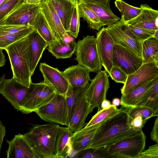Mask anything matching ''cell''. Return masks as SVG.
Returning <instances> with one entry per match:
<instances>
[{"instance_id": "e0dca14e", "label": "cell", "mask_w": 158, "mask_h": 158, "mask_svg": "<svg viewBox=\"0 0 158 158\" xmlns=\"http://www.w3.org/2000/svg\"><path fill=\"white\" fill-rule=\"evenodd\" d=\"M140 7L142 9L140 13L125 23L155 32L158 30V11L146 4L141 5Z\"/></svg>"}, {"instance_id": "5b68a950", "label": "cell", "mask_w": 158, "mask_h": 158, "mask_svg": "<svg viewBox=\"0 0 158 158\" xmlns=\"http://www.w3.org/2000/svg\"><path fill=\"white\" fill-rule=\"evenodd\" d=\"M146 136L141 131L108 146L111 158H137L144 149Z\"/></svg>"}, {"instance_id": "7a4b0ae2", "label": "cell", "mask_w": 158, "mask_h": 158, "mask_svg": "<svg viewBox=\"0 0 158 158\" xmlns=\"http://www.w3.org/2000/svg\"><path fill=\"white\" fill-rule=\"evenodd\" d=\"M60 126L50 123L35 124L24 135L38 158H55L56 140Z\"/></svg>"}, {"instance_id": "b9f144b4", "label": "cell", "mask_w": 158, "mask_h": 158, "mask_svg": "<svg viewBox=\"0 0 158 158\" xmlns=\"http://www.w3.org/2000/svg\"><path fill=\"white\" fill-rule=\"evenodd\" d=\"M112 79L117 83L124 84L128 75L118 67L113 66L109 74Z\"/></svg>"}, {"instance_id": "d590c367", "label": "cell", "mask_w": 158, "mask_h": 158, "mask_svg": "<svg viewBox=\"0 0 158 158\" xmlns=\"http://www.w3.org/2000/svg\"><path fill=\"white\" fill-rule=\"evenodd\" d=\"M108 146L90 148L77 154L75 157L82 158H111Z\"/></svg>"}, {"instance_id": "c3c4849f", "label": "cell", "mask_w": 158, "mask_h": 158, "mask_svg": "<svg viewBox=\"0 0 158 158\" xmlns=\"http://www.w3.org/2000/svg\"><path fill=\"white\" fill-rule=\"evenodd\" d=\"M111 105L109 101L106 99L104 100L102 103L101 105V109H108L111 106Z\"/></svg>"}, {"instance_id": "8d00e7d4", "label": "cell", "mask_w": 158, "mask_h": 158, "mask_svg": "<svg viewBox=\"0 0 158 158\" xmlns=\"http://www.w3.org/2000/svg\"><path fill=\"white\" fill-rule=\"evenodd\" d=\"M128 114L129 119L139 116L148 120L153 117L156 116L152 110L144 106L129 107Z\"/></svg>"}, {"instance_id": "ab89813d", "label": "cell", "mask_w": 158, "mask_h": 158, "mask_svg": "<svg viewBox=\"0 0 158 158\" xmlns=\"http://www.w3.org/2000/svg\"><path fill=\"white\" fill-rule=\"evenodd\" d=\"M127 25L129 31L141 43L144 40L152 36L155 32L134 26Z\"/></svg>"}, {"instance_id": "816d5d0a", "label": "cell", "mask_w": 158, "mask_h": 158, "mask_svg": "<svg viewBox=\"0 0 158 158\" xmlns=\"http://www.w3.org/2000/svg\"><path fill=\"white\" fill-rule=\"evenodd\" d=\"M112 103L116 107L119 106L121 105V100L118 98H114L112 100Z\"/></svg>"}, {"instance_id": "836d02e7", "label": "cell", "mask_w": 158, "mask_h": 158, "mask_svg": "<svg viewBox=\"0 0 158 158\" xmlns=\"http://www.w3.org/2000/svg\"><path fill=\"white\" fill-rule=\"evenodd\" d=\"M114 4L121 14V19L124 23L134 18L140 13L142 10L141 7L131 6L123 0H116Z\"/></svg>"}, {"instance_id": "4316f807", "label": "cell", "mask_w": 158, "mask_h": 158, "mask_svg": "<svg viewBox=\"0 0 158 158\" xmlns=\"http://www.w3.org/2000/svg\"><path fill=\"white\" fill-rule=\"evenodd\" d=\"M158 81L157 77L126 95L122 96L121 105L127 107L136 106L142 99L147 91Z\"/></svg>"}, {"instance_id": "60d3db41", "label": "cell", "mask_w": 158, "mask_h": 158, "mask_svg": "<svg viewBox=\"0 0 158 158\" xmlns=\"http://www.w3.org/2000/svg\"><path fill=\"white\" fill-rule=\"evenodd\" d=\"M28 35L6 34L0 35V48L5 49L9 45Z\"/></svg>"}, {"instance_id": "9c48e42d", "label": "cell", "mask_w": 158, "mask_h": 158, "mask_svg": "<svg viewBox=\"0 0 158 158\" xmlns=\"http://www.w3.org/2000/svg\"><path fill=\"white\" fill-rule=\"evenodd\" d=\"M158 77V63H143L132 73L128 75L121 89L122 96L129 94L135 89Z\"/></svg>"}, {"instance_id": "6da1fadb", "label": "cell", "mask_w": 158, "mask_h": 158, "mask_svg": "<svg viewBox=\"0 0 158 158\" xmlns=\"http://www.w3.org/2000/svg\"><path fill=\"white\" fill-rule=\"evenodd\" d=\"M129 107L121 106L117 114L100 125L87 149L108 146L139 132L134 131L129 125Z\"/></svg>"}, {"instance_id": "603a6c76", "label": "cell", "mask_w": 158, "mask_h": 158, "mask_svg": "<svg viewBox=\"0 0 158 158\" xmlns=\"http://www.w3.org/2000/svg\"><path fill=\"white\" fill-rule=\"evenodd\" d=\"M62 72L69 84L72 86L84 87L92 81L90 71L79 64L69 67Z\"/></svg>"}, {"instance_id": "681fc988", "label": "cell", "mask_w": 158, "mask_h": 158, "mask_svg": "<svg viewBox=\"0 0 158 158\" xmlns=\"http://www.w3.org/2000/svg\"><path fill=\"white\" fill-rule=\"evenodd\" d=\"M70 1L74 6H79L84 4L87 0H66Z\"/></svg>"}, {"instance_id": "2e32d148", "label": "cell", "mask_w": 158, "mask_h": 158, "mask_svg": "<svg viewBox=\"0 0 158 158\" xmlns=\"http://www.w3.org/2000/svg\"><path fill=\"white\" fill-rule=\"evenodd\" d=\"M6 140L8 145L7 158H38L24 134L19 133L12 140Z\"/></svg>"}, {"instance_id": "7c38bea8", "label": "cell", "mask_w": 158, "mask_h": 158, "mask_svg": "<svg viewBox=\"0 0 158 158\" xmlns=\"http://www.w3.org/2000/svg\"><path fill=\"white\" fill-rule=\"evenodd\" d=\"M40 9V4H29L25 2L24 0L0 21V24L33 26L34 20Z\"/></svg>"}, {"instance_id": "7402d4cb", "label": "cell", "mask_w": 158, "mask_h": 158, "mask_svg": "<svg viewBox=\"0 0 158 158\" xmlns=\"http://www.w3.org/2000/svg\"><path fill=\"white\" fill-rule=\"evenodd\" d=\"M73 37L66 32L62 40H56L48 45L47 49L57 59L70 58L75 52L77 46Z\"/></svg>"}, {"instance_id": "db71d44e", "label": "cell", "mask_w": 158, "mask_h": 158, "mask_svg": "<svg viewBox=\"0 0 158 158\" xmlns=\"http://www.w3.org/2000/svg\"><path fill=\"white\" fill-rule=\"evenodd\" d=\"M5 75L3 74L0 77V85L3 79L5 78Z\"/></svg>"}, {"instance_id": "4dcf8cb0", "label": "cell", "mask_w": 158, "mask_h": 158, "mask_svg": "<svg viewBox=\"0 0 158 158\" xmlns=\"http://www.w3.org/2000/svg\"><path fill=\"white\" fill-rule=\"evenodd\" d=\"M136 106L149 108L158 115V81L146 92L144 97Z\"/></svg>"}, {"instance_id": "bcb514c9", "label": "cell", "mask_w": 158, "mask_h": 158, "mask_svg": "<svg viewBox=\"0 0 158 158\" xmlns=\"http://www.w3.org/2000/svg\"><path fill=\"white\" fill-rule=\"evenodd\" d=\"M6 134V131L5 126L0 119V153L1 151L3 139L5 136Z\"/></svg>"}, {"instance_id": "11a10c76", "label": "cell", "mask_w": 158, "mask_h": 158, "mask_svg": "<svg viewBox=\"0 0 158 158\" xmlns=\"http://www.w3.org/2000/svg\"><path fill=\"white\" fill-rule=\"evenodd\" d=\"M5 0H0V5Z\"/></svg>"}, {"instance_id": "d6a6232c", "label": "cell", "mask_w": 158, "mask_h": 158, "mask_svg": "<svg viewBox=\"0 0 158 158\" xmlns=\"http://www.w3.org/2000/svg\"><path fill=\"white\" fill-rule=\"evenodd\" d=\"M119 111L120 109L112 104L108 109H102L98 111L84 127H98L102 123L117 114Z\"/></svg>"}, {"instance_id": "277c9868", "label": "cell", "mask_w": 158, "mask_h": 158, "mask_svg": "<svg viewBox=\"0 0 158 158\" xmlns=\"http://www.w3.org/2000/svg\"><path fill=\"white\" fill-rule=\"evenodd\" d=\"M76 60L78 64L89 70L97 73L102 65L98 53L96 38L87 35L77 43Z\"/></svg>"}, {"instance_id": "1f68e13d", "label": "cell", "mask_w": 158, "mask_h": 158, "mask_svg": "<svg viewBox=\"0 0 158 158\" xmlns=\"http://www.w3.org/2000/svg\"><path fill=\"white\" fill-rule=\"evenodd\" d=\"M78 9L80 18L86 21L90 28L99 31L102 27L98 16L85 3L79 5Z\"/></svg>"}, {"instance_id": "ac0fdd59", "label": "cell", "mask_w": 158, "mask_h": 158, "mask_svg": "<svg viewBox=\"0 0 158 158\" xmlns=\"http://www.w3.org/2000/svg\"><path fill=\"white\" fill-rule=\"evenodd\" d=\"M110 1V0H87L85 3L98 16L102 27L112 25L121 19L111 10Z\"/></svg>"}, {"instance_id": "8fae6325", "label": "cell", "mask_w": 158, "mask_h": 158, "mask_svg": "<svg viewBox=\"0 0 158 158\" xmlns=\"http://www.w3.org/2000/svg\"><path fill=\"white\" fill-rule=\"evenodd\" d=\"M143 64L142 57L124 47L114 44L113 66L119 67L129 75L136 70Z\"/></svg>"}, {"instance_id": "484cf974", "label": "cell", "mask_w": 158, "mask_h": 158, "mask_svg": "<svg viewBox=\"0 0 158 158\" xmlns=\"http://www.w3.org/2000/svg\"><path fill=\"white\" fill-rule=\"evenodd\" d=\"M89 84V83L84 87L75 86L69 85L65 95L68 110V126L81 99L86 93Z\"/></svg>"}, {"instance_id": "ffe728a7", "label": "cell", "mask_w": 158, "mask_h": 158, "mask_svg": "<svg viewBox=\"0 0 158 158\" xmlns=\"http://www.w3.org/2000/svg\"><path fill=\"white\" fill-rule=\"evenodd\" d=\"M40 10L50 29L57 40H62L66 32L52 4L49 0H42Z\"/></svg>"}, {"instance_id": "f6af8a7d", "label": "cell", "mask_w": 158, "mask_h": 158, "mask_svg": "<svg viewBox=\"0 0 158 158\" xmlns=\"http://www.w3.org/2000/svg\"><path fill=\"white\" fill-rule=\"evenodd\" d=\"M150 138L153 141L158 143V117L156 118L152 130L150 133Z\"/></svg>"}, {"instance_id": "d6986e66", "label": "cell", "mask_w": 158, "mask_h": 158, "mask_svg": "<svg viewBox=\"0 0 158 158\" xmlns=\"http://www.w3.org/2000/svg\"><path fill=\"white\" fill-rule=\"evenodd\" d=\"M27 36L29 41L28 53L29 68L32 76L44 50L48 46V45L35 29Z\"/></svg>"}, {"instance_id": "ba28073f", "label": "cell", "mask_w": 158, "mask_h": 158, "mask_svg": "<svg viewBox=\"0 0 158 158\" xmlns=\"http://www.w3.org/2000/svg\"><path fill=\"white\" fill-rule=\"evenodd\" d=\"M106 28L114 44L124 47L142 57V43L129 31L127 25L122 19Z\"/></svg>"}, {"instance_id": "f35d334b", "label": "cell", "mask_w": 158, "mask_h": 158, "mask_svg": "<svg viewBox=\"0 0 158 158\" xmlns=\"http://www.w3.org/2000/svg\"><path fill=\"white\" fill-rule=\"evenodd\" d=\"M24 0H5L0 5V21Z\"/></svg>"}, {"instance_id": "5bb4252c", "label": "cell", "mask_w": 158, "mask_h": 158, "mask_svg": "<svg viewBox=\"0 0 158 158\" xmlns=\"http://www.w3.org/2000/svg\"><path fill=\"white\" fill-rule=\"evenodd\" d=\"M96 39L98 51L102 66L106 72L109 74L113 66L114 41L106 27H104L97 32Z\"/></svg>"}, {"instance_id": "7bdbcfd3", "label": "cell", "mask_w": 158, "mask_h": 158, "mask_svg": "<svg viewBox=\"0 0 158 158\" xmlns=\"http://www.w3.org/2000/svg\"><path fill=\"white\" fill-rule=\"evenodd\" d=\"M147 121L142 117L139 116L131 119L128 118L130 126L137 132H139L142 130V129L145 126Z\"/></svg>"}, {"instance_id": "4fadbf2b", "label": "cell", "mask_w": 158, "mask_h": 158, "mask_svg": "<svg viewBox=\"0 0 158 158\" xmlns=\"http://www.w3.org/2000/svg\"><path fill=\"white\" fill-rule=\"evenodd\" d=\"M109 76L105 70L98 72L92 80L87 91V95L90 105L98 111L101 110L102 102L106 99L107 90L110 88Z\"/></svg>"}, {"instance_id": "74e56055", "label": "cell", "mask_w": 158, "mask_h": 158, "mask_svg": "<svg viewBox=\"0 0 158 158\" xmlns=\"http://www.w3.org/2000/svg\"><path fill=\"white\" fill-rule=\"evenodd\" d=\"M78 6H74L69 30L67 32L70 35L75 38L78 36L80 26Z\"/></svg>"}, {"instance_id": "83f0119b", "label": "cell", "mask_w": 158, "mask_h": 158, "mask_svg": "<svg viewBox=\"0 0 158 158\" xmlns=\"http://www.w3.org/2000/svg\"><path fill=\"white\" fill-rule=\"evenodd\" d=\"M49 1L59 17L64 29L68 32L74 6L66 0Z\"/></svg>"}, {"instance_id": "ee69618b", "label": "cell", "mask_w": 158, "mask_h": 158, "mask_svg": "<svg viewBox=\"0 0 158 158\" xmlns=\"http://www.w3.org/2000/svg\"><path fill=\"white\" fill-rule=\"evenodd\" d=\"M137 158H158V143L144 149Z\"/></svg>"}, {"instance_id": "44dd1931", "label": "cell", "mask_w": 158, "mask_h": 158, "mask_svg": "<svg viewBox=\"0 0 158 158\" xmlns=\"http://www.w3.org/2000/svg\"><path fill=\"white\" fill-rule=\"evenodd\" d=\"M87 91L81 99L67 126L72 132L79 131L85 127V120L94 109L89 102Z\"/></svg>"}, {"instance_id": "cb8c5ba5", "label": "cell", "mask_w": 158, "mask_h": 158, "mask_svg": "<svg viewBox=\"0 0 158 158\" xmlns=\"http://www.w3.org/2000/svg\"><path fill=\"white\" fill-rule=\"evenodd\" d=\"M98 127H84L73 133L70 137L73 151L77 154L87 149Z\"/></svg>"}, {"instance_id": "e575fe53", "label": "cell", "mask_w": 158, "mask_h": 158, "mask_svg": "<svg viewBox=\"0 0 158 158\" xmlns=\"http://www.w3.org/2000/svg\"><path fill=\"white\" fill-rule=\"evenodd\" d=\"M35 29L31 25L10 24H0V35L6 34L29 35Z\"/></svg>"}, {"instance_id": "d4e9b609", "label": "cell", "mask_w": 158, "mask_h": 158, "mask_svg": "<svg viewBox=\"0 0 158 158\" xmlns=\"http://www.w3.org/2000/svg\"><path fill=\"white\" fill-rule=\"evenodd\" d=\"M73 133L68 127H60L55 147V158L70 157L73 152L70 137Z\"/></svg>"}, {"instance_id": "8992f818", "label": "cell", "mask_w": 158, "mask_h": 158, "mask_svg": "<svg viewBox=\"0 0 158 158\" xmlns=\"http://www.w3.org/2000/svg\"><path fill=\"white\" fill-rule=\"evenodd\" d=\"M35 112L45 122L68 126V107L64 95L56 93L48 103Z\"/></svg>"}, {"instance_id": "7dc6e473", "label": "cell", "mask_w": 158, "mask_h": 158, "mask_svg": "<svg viewBox=\"0 0 158 158\" xmlns=\"http://www.w3.org/2000/svg\"><path fill=\"white\" fill-rule=\"evenodd\" d=\"M2 50V49L0 48V68L5 65L6 61L5 56L3 53Z\"/></svg>"}, {"instance_id": "f546056e", "label": "cell", "mask_w": 158, "mask_h": 158, "mask_svg": "<svg viewBox=\"0 0 158 158\" xmlns=\"http://www.w3.org/2000/svg\"><path fill=\"white\" fill-rule=\"evenodd\" d=\"M33 26L46 41L48 46L56 40L52 33L40 9L34 20Z\"/></svg>"}, {"instance_id": "30bf717a", "label": "cell", "mask_w": 158, "mask_h": 158, "mask_svg": "<svg viewBox=\"0 0 158 158\" xmlns=\"http://www.w3.org/2000/svg\"><path fill=\"white\" fill-rule=\"evenodd\" d=\"M28 88L13 77L3 79L0 85L1 94L17 111L21 110L28 93Z\"/></svg>"}, {"instance_id": "f1b7e54d", "label": "cell", "mask_w": 158, "mask_h": 158, "mask_svg": "<svg viewBox=\"0 0 158 158\" xmlns=\"http://www.w3.org/2000/svg\"><path fill=\"white\" fill-rule=\"evenodd\" d=\"M141 53L143 63H158V39L152 36L143 41Z\"/></svg>"}, {"instance_id": "f907efd6", "label": "cell", "mask_w": 158, "mask_h": 158, "mask_svg": "<svg viewBox=\"0 0 158 158\" xmlns=\"http://www.w3.org/2000/svg\"><path fill=\"white\" fill-rule=\"evenodd\" d=\"M42 0H24V2L29 4L38 5L40 4Z\"/></svg>"}, {"instance_id": "9a60e30c", "label": "cell", "mask_w": 158, "mask_h": 158, "mask_svg": "<svg viewBox=\"0 0 158 158\" xmlns=\"http://www.w3.org/2000/svg\"><path fill=\"white\" fill-rule=\"evenodd\" d=\"M40 70L45 83L51 86L56 93L65 96L69 84L62 72L45 63H41Z\"/></svg>"}, {"instance_id": "f5cc1de1", "label": "cell", "mask_w": 158, "mask_h": 158, "mask_svg": "<svg viewBox=\"0 0 158 158\" xmlns=\"http://www.w3.org/2000/svg\"><path fill=\"white\" fill-rule=\"evenodd\" d=\"M153 36L158 39V30L155 32Z\"/></svg>"}, {"instance_id": "52a82bcc", "label": "cell", "mask_w": 158, "mask_h": 158, "mask_svg": "<svg viewBox=\"0 0 158 158\" xmlns=\"http://www.w3.org/2000/svg\"><path fill=\"white\" fill-rule=\"evenodd\" d=\"M53 88L43 81L31 83L26 100L20 111L27 114L48 103L56 94Z\"/></svg>"}, {"instance_id": "3957f363", "label": "cell", "mask_w": 158, "mask_h": 158, "mask_svg": "<svg viewBox=\"0 0 158 158\" xmlns=\"http://www.w3.org/2000/svg\"><path fill=\"white\" fill-rule=\"evenodd\" d=\"M27 36L9 45L5 50L9 57L13 77L18 82L29 88L32 81Z\"/></svg>"}]
</instances>
